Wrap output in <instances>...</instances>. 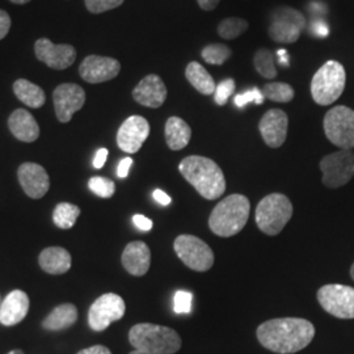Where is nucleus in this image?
<instances>
[{
    "mask_svg": "<svg viewBox=\"0 0 354 354\" xmlns=\"http://www.w3.org/2000/svg\"><path fill=\"white\" fill-rule=\"evenodd\" d=\"M256 335L268 351L292 354L310 345L315 336V327L311 322L301 317H279L263 323Z\"/></svg>",
    "mask_w": 354,
    "mask_h": 354,
    "instance_id": "1",
    "label": "nucleus"
},
{
    "mask_svg": "<svg viewBox=\"0 0 354 354\" xmlns=\"http://www.w3.org/2000/svg\"><path fill=\"white\" fill-rule=\"evenodd\" d=\"M178 171L205 200H218L226 190V180L221 167L209 158L187 156L178 165Z\"/></svg>",
    "mask_w": 354,
    "mask_h": 354,
    "instance_id": "2",
    "label": "nucleus"
},
{
    "mask_svg": "<svg viewBox=\"0 0 354 354\" xmlns=\"http://www.w3.org/2000/svg\"><path fill=\"white\" fill-rule=\"evenodd\" d=\"M250 210L251 203L245 196L231 194L215 206L209 218V227L218 236H234L247 225Z\"/></svg>",
    "mask_w": 354,
    "mask_h": 354,
    "instance_id": "3",
    "label": "nucleus"
},
{
    "mask_svg": "<svg viewBox=\"0 0 354 354\" xmlns=\"http://www.w3.org/2000/svg\"><path fill=\"white\" fill-rule=\"evenodd\" d=\"M129 342L136 351L150 354H174L181 348V337L175 329L151 323L131 327Z\"/></svg>",
    "mask_w": 354,
    "mask_h": 354,
    "instance_id": "4",
    "label": "nucleus"
},
{
    "mask_svg": "<svg viewBox=\"0 0 354 354\" xmlns=\"http://www.w3.org/2000/svg\"><path fill=\"white\" fill-rule=\"evenodd\" d=\"M346 83L345 68L337 61L323 64L313 77L311 96L314 102L327 106L342 97Z\"/></svg>",
    "mask_w": 354,
    "mask_h": 354,
    "instance_id": "5",
    "label": "nucleus"
},
{
    "mask_svg": "<svg viewBox=\"0 0 354 354\" xmlns=\"http://www.w3.org/2000/svg\"><path fill=\"white\" fill-rule=\"evenodd\" d=\"M292 216L290 200L281 193L264 197L256 207V223L261 232L276 236L288 225Z\"/></svg>",
    "mask_w": 354,
    "mask_h": 354,
    "instance_id": "6",
    "label": "nucleus"
},
{
    "mask_svg": "<svg viewBox=\"0 0 354 354\" xmlns=\"http://www.w3.org/2000/svg\"><path fill=\"white\" fill-rule=\"evenodd\" d=\"M306 28V17L295 8L282 6L276 8L270 16L269 37L281 44H294L301 37Z\"/></svg>",
    "mask_w": 354,
    "mask_h": 354,
    "instance_id": "7",
    "label": "nucleus"
},
{
    "mask_svg": "<svg viewBox=\"0 0 354 354\" xmlns=\"http://www.w3.org/2000/svg\"><path fill=\"white\" fill-rule=\"evenodd\" d=\"M324 133L329 142L342 150L354 149V111L339 105L324 117Z\"/></svg>",
    "mask_w": 354,
    "mask_h": 354,
    "instance_id": "8",
    "label": "nucleus"
},
{
    "mask_svg": "<svg viewBox=\"0 0 354 354\" xmlns=\"http://www.w3.org/2000/svg\"><path fill=\"white\" fill-rule=\"evenodd\" d=\"M177 257L196 272H206L214 266V253L212 248L197 236L180 235L174 243Z\"/></svg>",
    "mask_w": 354,
    "mask_h": 354,
    "instance_id": "9",
    "label": "nucleus"
},
{
    "mask_svg": "<svg viewBox=\"0 0 354 354\" xmlns=\"http://www.w3.org/2000/svg\"><path fill=\"white\" fill-rule=\"evenodd\" d=\"M320 169L327 188L336 189L348 184L354 176L353 150H340L324 156L320 160Z\"/></svg>",
    "mask_w": 354,
    "mask_h": 354,
    "instance_id": "10",
    "label": "nucleus"
},
{
    "mask_svg": "<svg viewBox=\"0 0 354 354\" xmlns=\"http://www.w3.org/2000/svg\"><path fill=\"white\" fill-rule=\"evenodd\" d=\"M317 301L320 306L339 319H354V288L329 283L317 291Z\"/></svg>",
    "mask_w": 354,
    "mask_h": 354,
    "instance_id": "11",
    "label": "nucleus"
},
{
    "mask_svg": "<svg viewBox=\"0 0 354 354\" xmlns=\"http://www.w3.org/2000/svg\"><path fill=\"white\" fill-rule=\"evenodd\" d=\"M125 311L127 306L120 295L114 292L104 294L89 308V327L96 332L105 330L112 323L122 319Z\"/></svg>",
    "mask_w": 354,
    "mask_h": 354,
    "instance_id": "12",
    "label": "nucleus"
},
{
    "mask_svg": "<svg viewBox=\"0 0 354 354\" xmlns=\"http://www.w3.org/2000/svg\"><path fill=\"white\" fill-rule=\"evenodd\" d=\"M55 114L59 122H68L86 102V92L74 83H64L54 89L53 93Z\"/></svg>",
    "mask_w": 354,
    "mask_h": 354,
    "instance_id": "13",
    "label": "nucleus"
},
{
    "mask_svg": "<svg viewBox=\"0 0 354 354\" xmlns=\"http://www.w3.org/2000/svg\"><path fill=\"white\" fill-rule=\"evenodd\" d=\"M38 61L54 70H64L75 62L76 50L73 45H57L49 38H39L35 44Z\"/></svg>",
    "mask_w": 354,
    "mask_h": 354,
    "instance_id": "14",
    "label": "nucleus"
},
{
    "mask_svg": "<svg viewBox=\"0 0 354 354\" xmlns=\"http://www.w3.org/2000/svg\"><path fill=\"white\" fill-rule=\"evenodd\" d=\"M150 136V124L145 117L131 115L124 121L117 133V145L122 151L136 153Z\"/></svg>",
    "mask_w": 354,
    "mask_h": 354,
    "instance_id": "15",
    "label": "nucleus"
},
{
    "mask_svg": "<svg viewBox=\"0 0 354 354\" xmlns=\"http://www.w3.org/2000/svg\"><path fill=\"white\" fill-rule=\"evenodd\" d=\"M121 71V64L109 57L88 55L80 64L79 74L91 84H99L117 77Z\"/></svg>",
    "mask_w": 354,
    "mask_h": 354,
    "instance_id": "16",
    "label": "nucleus"
},
{
    "mask_svg": "<svg viewBox=\"0 0 354 354\" xmlns=\"http://www.w3.org/2000/svg\"><path fill=\"white\" fill-rule=\"evenodd\" d=\"M288 127V114L281 109H270L261 117L259 130L266 146L270 149H279L286 140Z\"/></svg>",
    "mask_w": 354,
    "mask_h": 354,
    "instance_id": "17",
    "label": "nucleus"
},
{
    "mask_svg": "<svg viewBox=\"0 0 354 354\" xmlns=\"http://www.w3.org/2000/svg\"><path fill=\"white\" fill-rule=\"evenodd\" d=\"M20 185L30 198H42L50 188V180L46 169L36 163H24L17 169Z\"/></svg>",
    "mask_w": 354,
    "mask_h": 354,
    "instance_id": "18",
    "label": "nucleus"
},
{
    "mask_svg": "<svg viewBox=\"0 0 354 354\" xmlns=\"http://www.w3.org/2000/svg\"><path fill=\"white\" fill-rule=\"evenodd\" d=\"M167 87L162 77L156 74L145 76L133 89V99L147 108H160L167 100Z\"/></svg>",
    "mask_w": 354,
    "mask_h": 354,
    "instance_id": "19",
    "label": "nucleus"
},
{
    "mask_svg": "<svg viewBox=\"0 0 354 354\" xmlns=\"http://www.w3.org/2000/svg\"><path fill=\"white\" fill-rule=\"evenodd\" d=\"M122 266L131 276H145L151 266V251L143 241L129 243L122 253Z\"/></svg>",
    "mask_w": 354,
    "mask_h": 354,
    "instance_id": "20",
    "label": "nucleus"
},
{
    "mask_svg": "<svg viewBox=\"0 0 354 354\" xmlns=\"http://www.w3.org/2000/svg\"><path fill=\"white\" fill-rule=\"evenodd\" d=\"M29 311V298L23 290H13L4 298L0 307V323L12 327L26 319Z\"/></svg>",
    "mask_w": 354,
    "mask_h": 354,
    "instance_id": "21",
    "label": "nucleus"
},
{
    "mask_svg": "<svg viewBox=\"0 0 354 354\" xmlns=\"http://www.w3.org/2000/svg\"><path fill=\"white\" fill-rule=\"evenodd\" d=\"M8 127L16 140L32 143L39 137V127L35 117L26 109H16L8 120Z\"/></svg>",
    "mask_w": 354,
    "mask_h": 354,
    "instance_id": "22",
    "label": "nucleus"
},
{
    "mask_svg": "<svg viewBox=\"0 0 354 354\" xmlns=\"http://www.w3.org/2000/svg\"><path fill=\"white\" fill-rule=\"evenodd\" d=\"M38 263L49 274H64L71 268V254L62 247H49L39 253Z\"/></svg>",
    "mask_w": 354,
    "mask_h": 354,
    "instance_id": "23",
    "label": "nucleus"
},
{
    "mask_svg": "<svg viewBox=\"0 0 354 354\" xmlns=\"http://www.w3.org/2000/svg\"><path fill=\"white\" fill-rule=\"evenodd\" d=\"M165 133L167 146L174 151L185 149L192 138V129L180 117H169L167 120Z\"/></svg>",
    "mask_w": 354,
    "mask_h": 354,
    "instance_id": "24",
    "label": "nucleus"
},
{
    "mask_svg": "<svg viewBox=\"0 0 354 354\" xmlns=\"http://www.w3.org/2000/svg\"><path fill=\"white\" fill-rule=\"evenodd\" d=\"M77 320V308L73 304L57 306L45 320L42 327L46 330H62L74 326Z\"/></svg>",
    "mask_w": 354,
    "mask_h": 354,
    "instance_id": "25",
    "label": "nucleus"
},
{
    "mask_svg": "<svg viewBox=\"0 0 354 354\" xmlns=\"http://www.w3.org/2000/svg\"><path fill=\"white\" fill-rule=\"evenodd\" d=\"M13 92L20 102L33 109L41 108L46 102L44 89L26 79H17L13 83Z\"/></svg>",
    "mask_w": 354,
    "mask_h": 354,
    "instance_id": "26",
    "label": "nucleus"
},
{
    "mask_svg": "<svg viewBox=\"0 0 354 354\" xmlns=\"http://www.w3.org/2000/svg\"><path fill=\"white\" fill-rule=\"evenodd\" d=\"M185 76L190 84L193 86V88L197 89L200 93H203L205 96L214 95L215 88H216L214 79L207 73V70L203 67V64L194 61L190 62L187 66Z\"/></svg>",
    "mask_w": 354,
    "mask_h": 354,
    "instance_id": "27",
    "label": "nucleus"
},
{
    "mask_svg": "<svg viewBox=\"0 0 354 354\" xmlns=\"http://www.w3.org/2000/svg\"><path fill=\"white\" fill-rule=\"evenodd\" d=\"M79 215L80 209L76 205L68 203H58L53 213V221L55 226L68 230L75 226L76 219L79 218Z\"/></svg>",
    "mask_w": 354,
    "mask_h": 354,
    "instance_id": "28",
    "label": "nucleus"
},
{
    "mask_svg": "<svg viewBox=\"0 0 354 354\" xmlns=\"http://www.w3.org/2000/svg\"><path fill=\"white\" fill-rule=\"evenodd\" d=\"M253 66L256 71L266 77V79H274L277 76V68L274 62L273 53L268 49H260L256 51L253 57Z\"/></svg>",
    "mask_w": 354,
    "mask_h": 354,
    "instance_id": "29",
    "label": "nucleus"
},
{
    "mask_svg": "<svg viewBox=\"0 0 354 354\" xmlns=\"http://www.w3.org/2000/svg\"><path fill=\"white\" fill-rule=\"evenodd\" d=\"M248 29V21L241 17H227L218 26V35L223 39H234L241 36Z\"/></svg>",
    "mask_w": 354,
    "mask_h": 354,
    "instance_id": "30",
    "label": "nucleus"
},
{
    "mask_svg": "<svg viewBox=\"0 0 354 354\" xmlns=\"http://www.w3.org/2000/svg\"><path fill=\"white\" fill-rule=\"evenodd\" d=\"M263 95L270 102H289L294 99L295 92L290 84L282 83V82H274V83H268L264 86Z\"/></svg>",
    "mask_w": 354,
    "mask_h": 354,
    "instance_id": "31",
    "label": "nucleus"
},
{
    "mask_svg": "<svg viewBox=\"0 0 354 354\" xmlns=\"http://www.w3.org/2000/svg\"><path fill=\"white\" fill-rule=\"evenodd\" d=\"M203 61L209 64H226L228 59L232 55V51L225 44H212L203 48L201 51Z\"/></svg>",
    "mask_w": 354,
    "mask_h": 354,
    "instance_id": "32",
    "label": "nucleus"
},
{
    "mask_svg": "<svg viewBox=\"0 0 354 354\" xmlns=\"http://www.w3.org/2000/svg\"><path fill=\"white\" fill-rule=\"evenodd\" d=\"M89 189L92 190L96 196L102 198H109L114 194L115 184L112 180L106 177L95 176L91 177L88 181Z\"/></svg>",
    "mask_w": 354,
    "mask_h": 354,
    "instance_id": "33",
    "label": "nucleus"
},
{
    "mask_svg": "<svg viewBox=\"0 0 354 354\" xmlns=\"http://www.w3.org/2000/svg\"><path fill=\"white\" fill-rule=\"evenodd\" d=\"M235 92V80L227 77L225 80H222L214 92V100L218 105H226L228 99L232 96V93Z\"/></svg>",
    "mask_w": 354,
    "mask_h": 354,
    "instance_id": "34",
    "label": "nucleus"
},
{
    "mask_svg": "<svg viewBox=\"0 0 354 354\" xmlns=\"http://www.w3.org/2000/svg\"><path fill=\"white\" fill-rule=\"evenodd\" d=\"M264 95H263V92L260 91L259 88L248 89V91H245V92H241L239 95H236L235 96V105L238 106V108H243V106H245L247 104H250V102H254V104H257V105H260V104H263L264 102Z\"/></svg>",
    "mask_w": 354,
    "mask_h": 354,
    "instance_id": "35",
    "label": "nucleus"
},
{
    "mask_svg": "<svg viewBox=\"0 0 354 354\" xmlns=\"http://www.w3.org/2000/svg\"><path fill=\"white\" fill-rule=\"evenodd\" d=\"M91 13H102L120 7L125 0H84Z\"/></svg>",
    "mask_w": 354,
    "mask_h": 354,
    "instance_id": "36",
    "label": "nucleus"
},
{
    "mask_svg": "<svg viewBox=\"0 0 354 354\" xmlns=\"http://www.w3.org/2000/svg\"><path fill=\"white\" fill-rule=\"evenodd\" d=\"M193 295L189 291H177L174 298V310L176 314H189L192 311Z\"/></svg>",
    "mask_w": 354,
    "mask_h": 354,
    "instance_id": "37",
    "label": "nucleus"
},
{
    "mask_svg": "<svg viewBox=\"0 0 354 354\" xmlns=\"http://www.w3.org/2000/svg\"><path fill=\"white\" fill-rule=\"evenodd\" d=\"M11 24H12V23H11L10 15L6 12V11L0 10V39H3V38L8 35Z\"/></svg>",
    "mask_w": 354,
    "mask_h": 354,
    "instance_id": "38",
    "label": "nucleus"
},
{
    "mask_svg": "<svg viewBox=\"0 0 354 354\" xmlns=\"http://www.w3.org/2000/svg\"><path fill=\"white\" fill-rule=\"evenodd\" d=\"M133 222L136 225V227L140 231H150L152 228V221L150 218L145 216V215L136 214L133 216Z\"/></svg>",
    "mask_w": 354,
    "mask_h": 354,
    "instance_id": "39",
    "label": "nucleus"
},
{
    "mask_svg": "<svg viewBox=\"0 0 354 354\" xmlns=\"http://www.w3.org/2000/svg\"><path fill=\"white\" fill-rule=\"evenodd\" d=\"M133 165V159L131 158H125L120 162V165L117 167V176L120 178H125L129 175L130 167Z\"/></svg>",
    "mask_w": 354,
    "mask_h": 354,
    "instance_id": "40",
    "label": "nucleus"
},
{
    "mask_svg": "<svg viewBox=\"0 0 354 354\" xmlns=\"http://www.w3.org/2000/svg\"><path fill=\"white\" fill-rule=\"evenodd\" d=\"M106 158H108V150L106 149H100L99 151L96 152L95 155V159H93V167L96 169H100L105 165L106 162Z\"/></svg>",
    "mask_w": 354,
    "mask_h": 354,
    "instance_id": "41",
    "label": "nucleus"
},
{
    "mask_svg": "<svg viewBox=\"0 0 354 354\" xmlns=\"http://www.w3.org/2000/svg\"><path fill=\"white\" fill-rule=\"evenodd\" d=\"M77 354H112V352L104 345H95L91 348L82 349L80 352H77Z\"/></svg>",
    "mask_w": 354,
    "mask_h": 354,
    "instance_id": "42",
    "label": "nucleus"
},
{
    "mask_svg": "<svg viewBox=\"0 0 354 354\" xmlns=\"http://www.w3.org/2000/svg\"><path fill=\"white\" fill-rule=\"evenodd\" d=\"M152 196H153L155 201H158V203H160V205H163V206H167V205L171 203V197H169L167 193H165L163 190H153Z\"/></svg>",
    "mask_w": 354,
    "mask_h": 354,
    "instance_id": "43",
    "label": "nucleus"
},
{
    "mask_svg": "<svg viewBox=\"0 0 354 354\" xmlns=\"http://www.w3.org/2000/svg\"><path fill=\"white\" fill-rule=\"evenodd\" d=\"M221 0H197L198 6L201 7L203 11H213L216 8V6L219 4Z\"/></svg>",
    "mask_w": 354,
    "mask_h": 354,
    "instance_id": "44",
    "label": "nucleus"
},
{
    "mask_svg": "<svg viewBox=\"0 0 354 354\" xmlns=\"http://www.w3.org/2000/svg\"><path fill=\"white\" fill-rule=\"evenodd\" d=\"M314 30H315V35L319 36V37H327L329 35L328 26H326V24H324V23H322V21H317V23H315V26H314Z\"/></svg>",
    "mask_w": 354,
    "mask_h": 354,
    "instance_id": "45",
    "label": "nucleus"
},
{
    "mask_svg": "<svg viewBox=\"0 0 354 354\" xmlns=\"http://www.w3.org/2000/svg\"><path fill=\"white\" fill-rule=\"evenodd\" d=\"M279 62H281V64H285L288 62V54H286V50H279Z\"/></svg>",
    "mask_w": 354,
    "mask_h": 354,
    "instance_id": "46",
    "label": "nucleus"
},
{
    "mask_svg": "<svg viewBox=\"0 0 354 354\" xmlns=\"http://www.w3.org/2000/svg\"><path fill=\"white\" fill-rule=\"evenodd\" d=\"M10 1H12L15 4H26V3H29L30 0H10Z\"/></svg>",
    "mask_w": 354,
    "mask_h": 354,
    "instance_id": "47",
    "label": "nucleus"
},
{
    "mask_svg": "<svg viewBox=\"0 0 354 354\" xmlns=\"http://www.w3.org/2000/svg\"><path fill=\"white\" fill-rule=\"evenodd\" d=\"M7 354H24V352H23V351H20V349H13V351L10 352V353Z\"/></svg>",
    "mask_w": 354,
    "mask_h": 354,
    "instance_id": "48",
    "label": "nucleus"
},
{
    "mask_svg": "<svg viewBox=\"0 0 354 354\" xmlns=\"http://www.w3.org/2000/svg\"><path fill=\"white\" fill-rule=\"evenodd\" d=\"M129 354H150V353H145V352H140V351H133L131 353Z\"/></svg>",
    "mask_w": 354,
    "mask_h": 354,
    "instance_id": "49",
    "label": "nucleus"
},
{
    "mask_svg": "<svg viewBox=\"0 0 354 354\" xmlns=\"http://www.w3.org/2000/svg\"><path fill=\"white\" fill-rule=\"evenodd\" d=\"M351 277H352L354 281V264L352 266V268H351Z\"/></svg>",
    "mask_w": 354,
    "mask_h": 354,
    "instance_id": "50",
    "label": "nucleus"
},
{
    "mask_svg": "<svg viewBox=\"0 0 354 354\" xmlns=\"http://www.w3.org/2000/svg\"><path fill=\"white\" fill-rule=\"evenodd\" d=\"M0 307H1V298H0Z\"/></svg>",
    "mask_w": 354,
    "mask_h": 354,
    "instance_id": "51",
    "label": "nucleus"
}]
</instances>
